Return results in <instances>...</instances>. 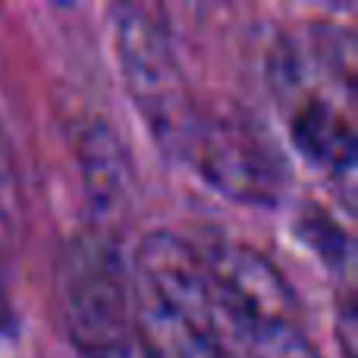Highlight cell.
Masks as SVG:
<instances>
[{
  "mask_svg": "<svg viewBox=\"0 0 358 358\" xmlns=\"http://www.w3.org/2000/svg\"><path fill=\"white\" fill-rule=\"evenodd\" d=\"M110 19L123 85L151 142L164 157L185 164L201 107L185 79L167 13L155 3H117Z\"/></svg>",
  "mask_w": 358,
  "mask_h": 358,
  "instance_id": "obj_3",
  "label": "cell"
},
{
  "mask_svg": "<svg viewBox=\"0 0 358 358\" xmlns=\"http://www.w3.org/2000/svg\"><path fill=\"white\" fill-rule=\"evenodd\" d=\"M79 167L85 192L110 220L129 208L132 198V164L120 136L110 123H92L79 136Z\"/></svg>",
  "mask_w": 358,
  "mask_h": 358,
  "instance_id": "obj_7",
  "label": "cell"
},
{
  "mask_svg": "<svg viewBox=\"0 0 358 358\" xmlns=\"http://www.w3.org/2000/svg\"><path fill=\"white\" fill-rule=\"evenodd\" d=\"M132 336L142 358H229L195 242L151 229L129 258Z\"/></svg>",
  "mask_w": 358,
  "mask_h": 358,
  "instance_id": "obj_1",
  "label": "cell"
},
{
  "mask_svg": "<svg viewBox=\"0 0 358 358\" xmlns=\"http://www.w3.org/2000/svg\"><path fill=\"white\" fill-rule=\"evenodd\" d=\"M198 252L220 334L277 321L305 324L292 283L261 248L242 239H214Z\"/></svg>",
  "mask_w": 358,
  "mask_h": 358,
  "instance_id": "obj_5",
  "label": "cell"
},
{
  "mask_svg": "<svg viewBox=\"0 0 358 358\" xmlns=\"http://www.w3.org/2000/svg\"><path fill=\"white\" fill-rule=\"evenodd\" d=\"M229 358H324L305 324H258L223 334Z\"/></svg>",
  "mask_w": 358,
  "mask_h": 358,
  "instance_id": "obj_8",
  "label": "cell"
},
{
  "mask_svg": "<svg viewBox=\"0 0 358 358\" xmlns=\"http://www.w3.org/2000/svg\"><path fill=\"white\" fill-rule=\"evenodd\" d=\"M57 317L79 358H132L129 258L113 229L88 227L63 242L54 264Z\"/></svg>",
  "mask_w": 358,
  "mask_h": 358,
  "instance_id": "obj_2",
  "label": "cell"
},
{
  "mask_svg": "<svg viewBox=\"0 0 358 358\" xmlns=\"http://www.w3.org/2000/svg\"><path fill=\"white\" fill-rule=\"evenodd\" d=\"M299 236L315 248V255L330 267V271H343L352 258V245H349V236L330 220L321 210H305L299 217Z\"/></svg>",
  "mask_w": 358,
  "mask_h": 358,
  "instance_id": "obj_10",
  "label": "cell"
},
{
  "mask_svg": "<svg viewBox=\"0 0 358 358\" xmlns=\"http://www.w3.org/2000/svg\"><path fill=\"white\" fill-rule=\"evenodd\" d=\"M25 227V198L19 182V167L13 157L10 138L0 126V261H6L19 248Z\"/></svg>",
  "mask_w": 358,
  "mask_h": 358,
  "instance_id": "obj_9",
  "label": "cell"
},
{
  "mask_svg": "<svg viewBox=\"0 0 358 358\" xmlns=\"http://www.w3.org/2000/svg\"><path fill=\"white\" fill-rule=\"evenodd\" d=\"M185 164L195 167L217 195L248 208H277L292 182L280 142L258 117L239 107L201 110Z\"/></svg>",
  "mask_w": 358,
  "mask_h": 358,
  "instance_id": "obj_4",
  "label": "cell"
},
{
  "mask_svg": "<svg viewBox=\"0 0 358 358\" xmlns=\"http://www.w3.org/2000/svg\"><path fill=\"white\" fill-rule=\"evenodd\" d=\"M289 145L315 167L334 176H349L355 167V98L346 94H299L280 104Z\"/></svg>",
  "mask_w": 358,
  "mask_h": 358,
  "instance_id": "obj_6",
  "label": "cell"
}]
</instances>
